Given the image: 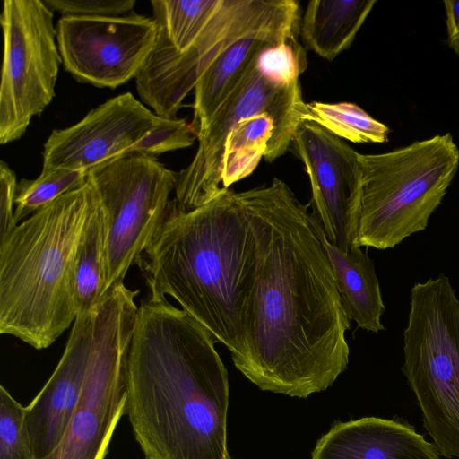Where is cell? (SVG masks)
Segmentation results:
<instances>
[{
  "label": "cell",
  "instance_id": "cell-1",
  "mask_svg": "<svg viewBox=\"0 0 459 459\" xmlns=\"http://www.w3.org/2000/svg\"><path fill=\"white\" fill-rule=\"evenodd\" d=\"M258 248L234 366L263 391L307 398L347 368L351 327L325 249L302 204L274 178L242 191Z\"/></svg>",
  "mask_w": 459,
  "mask_h": 459
},
{
  "label": "cell",
  "instance_id": "cell-2",
  "mask_svg": "<svg viewBox=\"0 0 459 459\" xmlns=\"http://www.w3.org/2000/svg\"><path fill=\"white\" fill-rule=\"evenodd\" d=\"M215 342L168 300L138 307L126 367V415L144 459H231L228 372Z\"/></svg>",
  "mask_w": 459,
  "mask_h": 459
},
{
  "label": "cell",
  "instance_id": "cell-3",
  "mask_svg": "<svg viewBox=\"0 0 459 459\" xmlns=\"http://www.w3.org/2000/svg\"><path fill=\"white\" fill-rule=\"evenodd\" d=\"M258 248L242 192L222 188L183 211L170 200L164 220L136 264L150 301L169 296L238 357L255 283Z\"/></svg>",
  "mask_w": 459,
  "mask_h": 459
},
{
  "label": "cell",
  "instance_id": "cell-4",
  "mask_svg": "<svg viewBox=\"0 0 459 459\" xmlns=\"http://www.w3.org/2000/svg\"><path fill=\"white\" fill-rule=\"evenodd\" d=\"M96 200L87 180L0 239V333L42 350L74 324L75 259Z\"/></svg>",
  "mask_w": 459,
  "mask_h": 459
},
{
  "label": "cell",
  "instance_id": "cell-5",
  "mask_svg": "<svg viewBox=\"0 0 459 459\" xmlns=\"http://www.w3.org/2000/svg\"><path fill=\"white\" fill-rule=\"evenodd\" d=\"M257 59L197 134L195 155L178 173L175 200L181 206L207 204L222 187L251 174L266 150L272 158L281 157L307 118L299 81L274 83L259 70Z\"/></svg>",
  "mask_w": 459,
  "mask_h": 459
},
{
  "label": "cell",
  "instance_id": "cell-6",
  "mask_svg": "<svg viewBox=\"0 0 459 459\" xmlns=\"http://www.w3.org/2000/svg\"><path fill=\"white\" fill-rule=\"evenodd\" d=\"M362 194L357 245L393 248L424 230L459 166L447 133L380 154H360Z\"/></svg>",
  "mask_w": 459,
  "mask_h": 459
},
{
  "label": "cell",
  "instance_id": "cell-7",
  "mask_svg": "<svg viewBox=\"0 0 459 459\" xmlns=\"http://www.w3.org/2000/svg\"><path fill=\"white\" fill-rule=\"evenodd\" d=\"M139 290L124 282L103 296L81 394L65 432L44 459H105L117 423L126 415V367L134 330Z\"/></svg>",
  "mask_w": 459,
  "mask_h": 459
},
{
  "label": "cell",
  "instance_id": "cell-8",
  "mask_svg": "<svg viewBox=\"0 0 459 459\" xmlns=\"http://www.w3.org/2000/svg\"><path fill=\"white\" fill-rule=\"evenodd\" d=\"M104 237V293L124 282L162 223L178 173L155 157L128 154L91 169Z\"/></svg>",
  "mask_w": 459,
  "mask_h": 459
},
{
  "label": "cell",
  "instance_id": "cell-9",
  "mask_svg": "<svg viewBox=\"0 0 459 459\" xmlns=\"http://www.w3.org/2000/svg\"><path fill=\"white\" fill-rule=\"evenodd\" d=\"M0 143L20 139L53 100L62 58L53 11L42 0H4Z\"/></svg>",
  "mask_w": 459,
  "mask_h": 459
},
{
  "label": "cell",
  "instance_id": "cell-10",
  "mask_svg": "<svg viewBox=\"0 0 459 459\" xmlns=\"http://www.w3.org/2000/svg\"><path fill=\"white\" fill-rule=\"evenodd\" d=\"M402 371L438 455L459 458V305L431 303L409 315Z\"/></svg>",
  "mask_w": 459,
  "mask_h": 459
},
{
  "label": "cell",
  "instance_id": "cell-11",
  "mask_svg": "<svg viewBox=\"0 0 459 459\" xmlns=\"http://www.w3.org/2000/svg\"><path fill=\"white\" fill-rule=\"evenodd\" d=\"M56 42L62 65L77 82L116 89L135 78L153 50L159 28L153 18L61 16Z\"/></svg>",
  "mask_w": 459,
  "mask_h": 459
},
{
  "label": "cell",
  "instance_id": "cell-12",
  "mask_svg": "<svg viewBox=\"0 0 459 459\" xmlns=\"http://www.w3.org/2000/svg\"><path fill=\"white\" fill-rule=\"evenodd\" d=\"M291 147L309 178L313 207L327 239L344 252L357 245L362 194L360 153L318 124L304 120Z\"/></svg>",
  "mask_w": 459,
  "mask_h": 459
},
{
  "label": "cell",
  "instance_id": "cell-13",
  "mask_svg": "<svg viewBox=\"0 0 459 459\" xmlns=\"http://www.w3.org/2000/svg\"><path fill=\"white\" fill-rule=\"evenodd\" d=\"M159 117L131 92L113 97L76 124L51 132L43 146L42 170L90 171L128 155Z\"/></svg>",
  "mask_w": 459,
  "mask_h": 459
},
{
  "label": "cell",
  "instance_id": "cell-14",
  "mask_svg": "<svg viewBox=\"0 0 459 459\" xmlns=\"http://www.w3.org/2000/svg\"><path fill=\"white\" fill-rule=\"evenodd\" d=\"M95 313L76 316L56 369L25 407L24 424L35 459H44L55 450L76 408L87 369Z\"/></svg>",
  "mask_w": 459,
  "mask_h": 459
},
{
  "label": "cell",
  "instance_id": "cell-15",
  "mask_svg": "<svg viewBox=\"0 0 459 459\" xmlns=\"http://www.w3.org/2000/svg\"><path fill=\"white\" fill-rule=\"evenodd\" d=\"M432 443L409 424L364 417L337 422L318 439L311 459H439Z\"/></svg>",
  "mask_w": 459,
  "mask_h": 459
},
{
  "label": "cell",
  "instance_id": "cell-16",
  "mask_svg": "<svg viewBox=\"0 0 459 459\" xmlns=\"http://www.w3.org/2000/svg\"><path fill=\"white\" fill-rule=\"evenodd\" d=\"M309 219L325 249L342 303L351 320L368 332L384 330L381 317L385 308L373 261L360 247L342 251L327 239L312 213Z\"/></svg>",
  "mask_w": 459,
  "mask_h": 459
},
{
  "label": "cell",
  "instance_id": "cell-17",
  "mask_svg": "<svg viewBox=\"0 0 459 459\" xmlns=\"http://www.w3.org/2000/svg\"><path fill=\"white\" fill-rule=\"evenodd\" d=\"M376 0H312L300 22V35L308 48L333 60L349 48Z\"/></svg>",
  "mask_w": 459,
  "mask_h": 459
},
{
  "label": "cell",
  "instance_id": "cell-18",
  "mask_svg": "<svg viewBox=\"0 0 459 459\" xmlns=\"http://www.w3.org/2000/svg\"><path fill=\"white\" fill-rule=\"evenodd\" d=\"M272 45L274 44L263 39L245 38L229 47L210 65L194 88L191 126L196 136L207 127L262 51Z\"/></svg>",
  "mask_w": 459,
  "mask_h": 459
},
{
  "label": "cell",
  "instance_id": "cell-19",
  "mask_svg": "<svg viewBox=\"0 0 459 459\" xmlns=\"http://www.w3.org/2000/svg\"><path fill=\"white\" fill-rule=\"evenodd\" d=\"M102 214L97 195L75 259L74 295L77 316L96 311L105 295Z\"/></svg>",
  "mask_w": 459,
  "mask_h": 459
},
{
  "label": "cell",
  "instance_id": "cell-20",
  "mask_svg": "<svg viewBox=\"0 0 459 459\" xmlns=\"http://www.w3.org/2000/svg\"><path fill=\"white\" fill-rule=\"evenodd\" d=\"M221 0H152L158 37L175 50L191 48L214 16Z\"/></svg>",
  "mask_w": 459,
  "mask_h": 459
},
{
  "label": "cell",
  "instance_id": "cell-21",
  "mask_svg": "<svg viewBox=\"0 0 459 459\" xmlns=\"http://www.w3.org/2000/svg\"><path fill=\"white\" fill-rule=\"evenodd\" d=\"M313 121L331 134L355 143H383L388 141L389 128L359 106L351 102L307 103Z\"/></svg>",
  "mask_w": 459,
  "mask_h": 459
},
{
  "label": "cell",
  "instance_id": "cell-22",
  "mask_svg": "<svg viewBox=\"0 0 459 459\" xmlns=\"http://www.w3.org/2000/svg\"><path fill=\"white\" fill-rule=\"evenodd\" d=\"M89 171L56 169L41 170L34 179L17 184L14 221L18 224L66 193L84 186Z\"/></svg>",
  "mask_w": 459,
  "mask_h": 459
},
{
  "label": "cell",
  "instance_id": "cell-23",
  "mask_svg": "<svg viewBox=\"0 0 459 459\" xmlns=\"http://www.w3.org/2000/svg\"><path fill=\"white\" fill-rule=\"evenodd\" d=\"M25 407L0 386V459H35L24 424Z\"/></svg>",
  "mask_w": 459,
  "mask_h": 459
},
{
  "label": "cell",
  "instance_id": "cell-24",
  "mask_svg": "<svg viewBox=\"0 0 459 459\" xmlns=\"http://www.w3.org/2000/svg\"><path fill=\"white\" fill-rule=\"evenodd\" d=\"M306 52L297 39L267 47L257 59V67L272 82L287 86L299 81L307 68Z\"/></svg>",
  "mask_w": 459,
  "mask_h": 459
},
{
  "label": "cell",
  "instance_id": "cell-25",
  "mask_svg": "<svg viewBox=\"0 0 459 459\" xmlns=\"http://www.w3.org/2000/svg\"><path fill=\"white\" fill-rule=\"evenodd\" d=\"M197 138L185 118L159 117L153 128L130 150L128 154L157 155L191 146Z\"/></svg>",
  "mask_w": 459,
  "mask_h": 459
},
{
  "label": "cell",
  "instance_id": "cell-26",
  "mask_svg": "<svg viewBox=\"0 0 459 459\" xmlns=\"http://www.w3.org/2000/svg\"><path fill=\"white\" fill-rule=\"evenodd\" d=\"M62 16L117 17L129 14L135 0H42Z\"/></svg>",
  "mask_w": 459,
  "mask_h": 459
},
{
  "label": "cell",
  "instance_id": "cell-27",
  "mask_svg": "<svg viewBox=\"0 0 459 459\" xmlns=\"http://www.w3.org/2000/svg\"><path fill=\"white\" fill-rule=\"evenodd\" d=\"M16 175L9 165L0 162V239L18 224L14 221Z\"/></svg>",
  "mask_w": 459,
  "mask_h": 459
},
{
  "label": "cell",
  "instance_id": "cell-28",
  "mask_svg": "<svg viewBox=\"0 0 459 459\" xmlns=\"http://www.w3.org/2000/svg\"><path fill=\"white\" fill-rule=\"evenodd\" d=\"M447 42L449 47L459 56V0L444 1Z\"/></svg>",
  "mask_w": 459,
  "mask_h": 459
}]
</instances>
